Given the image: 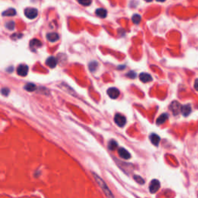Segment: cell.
<instances>
[{"label": "cell", "instance_id": "6da1fadb", "mask_svg": "<svg viewBox=\"0 0 198 198\" xmlns=\"http://www.w3.org/2000/svg\"><path fill=\"white\" fill-rule=\"evenodd\" d=\"M93 175H94V177H95V180L97 181L98 184L99 185V187H101V190H102V191L104 192V194L106 195L107 197L115 198L114 195H113V194L112 193V191L109 190V187H108V185L105 183V181L101 179V177H99L98 175H97L95 173H93Z\"/></svg>", "mask_w": 198, "mask_h": 198}, {"label": "cell", "instance_id": "7a4b0ae2", "mask_svg": "<svg viewBox=\"0 0 198 198\" xmlns=\"http://www.w3.org/2000/svg\"><path fill=\"white\" fill-rule=\"evenodd\" d=\"M24 14L28 19H35L37 16L38 11H37L36 9H34V8H27L24 10Z\"/></svg>", "mask_w": 198, "mask_h": 198}, {"label": "cell", "instance_id": "3957f363", "mask_svg": "<svg viewBox=\"0 0 198 198\" xmlns=\"http://www.w3.org/2000/svg\"><path fill=\"white\" fill-rule=\"evenodd\" d=\"M181 108H182L181 105L177 101H173L170 105V111L173 112L174 115H177L179 114L180 112H181Z\"/></svg>", "mask_w": 198, "mask_h": 198}, {"label": "cell", "instance_id": "277c9868", "mask_svg": "<svg viewBox=\"0 0 198 198\" xmlns=\"http://www.w3.org/2000/svg\"><path fill=\"white\" fill-rule=\"evenodd\" d=\"M114 121L119 127H123L126 123V118L121 114H116L115 115Z\"/></svg>", "mask_w": 198, "mask_h": 198}, {"label": "cell", "instance_id": "5b68a950", "mask_svg": "<svg viewBox=\"0 0 198 198\" xmlns=\"http://www.w3.org/2000/svg\"><path fill=\"white\" fill-rule=\"evenodd\" d=\"M160 187V183L158 180H152L151 181L150 184H149V191L151 194H155L159 191V189Z\"/></svg>", "mask_w": 198, "mask_h": 198}, {"label": "cell", "instance_id": "8992f818", "mask_svg": "<svg viewBox=\"0 0 198 198\" xmlns=\"http://www.w3.org/2000/svg\"><path fill=\"white\" fill-rule=\"evenodd\" d=\"M107 94L112 99H116L118 98L119 95H120V92L119 90L116 88H110L107 91Z\"/></svg>", "mask_w": 198, "mask_h": 198}, {"label": "cell", "instance_id": "52a82bcc", "mask_svg": "<svg viewBox=\"0 0 198 198\" xmlns=\"http://www.w3.org/2000/svg\"><path fill=\"white\" fill-rule=\"evenodd\" d=\"M29 71V67L26 64H20L17 67V74L19 76L25 77L27 76Z\"/></svg>", "mask_w": 198, "mask_h": 198}, {"label": "cell", "instance_id": "ba28073f", "mask_svg": "<svg viewBox=\"0 0 198 198\" xmlns=\"http://www.w3.org/2000/svg\"><path fill=\"white\" fill-rule=\"evenodd\" d=\"M42 45L43 44L42 43H41V41L37 40V39H33V40H31L30 43V48L33 50H35L36 49H38V48L41 47Z\"/></svg>", "mask_w": 198, "mask_h": 198}, {"label": "cell", "instance_id": "9c48e42d", "mask_svg": "<svg viewBox=\"0 0 198 198\" xmlns=\"http://www.w3.org/2000/svg\"><path fill=\"white\" fill-rule=\"evenodd\" d=\"M139 79L143 83H148L152 81V78L149 74L147 73H141L139 74Z\"/></svg>", "mask_w": 198, "mask_h": 198}, {"label": "cell", "instance_id": "30bf717a", "mask_svg": "<svg viewBox=\"0 0 198 198\" xmlns=\"http://www.w3.org/2000/svg\"><path fill=\"white\" fill-rule=\"evenodd\" d=\"M59 35L57 33H50L47 34V39L50 42H56L59 40Z\"/></svg>", "mask_w": 198, "mask_h": 198}, {"label": "cell", "instance_id": "8fae6325", "mask_svg": "<svg viewBox=\"0 0 198 198\" xmlns=\"http://www.w3.org/2000/svg\"><path fill=\"white\" fill-rule=\"evenodd\" d=\"M191 112H192V109H191V105H183L181 108V112H182L183 116L185 117L188 116L191 113Z\"/></svg>", "mask_w": 198, "mask_h": 198}, {"label": "cell", "instance_id": "7c38bea8", "mask_svg": "<svg viewBox=\"0 0 198 198\" xmlns=\"http://www.w3.org/2000/svg\"><path fill=\"white\" fill-rule=\"evenodd\" d=\"M118 155L120 156V157L123 159H126V160H128V159H129L131 157V155L127 150H126V148H118Z\"/></svg>", "mask_w": 198, "mask_h": 198}, {"label": "cell", "instance_id": "4fadbf2b", "mask_svg": "<svg viewBox=\"0 0 198 198\" xmlns=\"http://www.w3.org/2000/svg\"><path fill=\"white\" fill-rule=\"evenodd\" d=\"M46 64L47 65L48 67H50V68H54V67L57 66V60H56L55 57H48L47 59Z\"/></svg>", "mask_w": 198, "mask_h": 198}, {"label": "cell", "instance_id": "5bb4252c", "mask_svg": "<svg viewBox=\"0 0 198 198\" xmlns=\"http://www.w3.org/2000/svg\"><path fill=\"white\" fill-rule=\"evenodd\" d=\"M149 139H150L151 143L155 146H158L160 141V138L158 135L155 133H152L149 135Z\"/></svg>", "mask_w": 198, "mask_h": 198}, {"label": "cell", "instance_id": "9a60e30c", "mask_svg": "<svg viewBox=\"0 0 198 198\" xmlns=\"http://www.w3.org/2000/svg\"><path fill=\"white\" fill-rule=\"evenodd\" d=\"M168 118H169L168 115L166 114V113H164V114L161 115L157 118V120H156V124H157V125H162V124H163L164 122L167 120Z\"/></svg>", "mask_w": 198, "mask_h": 198}, {"label": "cell", "instance_id": "2e32d148", "mask_svg": "<svg viewBox=\"0 0 198 198\" xmlns=\"http://www.w3.org/2000/svg\"><path fill=\"white\" fill-rule=\"evenodd\" d=\"M95 13L98 16L101 18H105L107 16V10L102 8H99L98 10H96Z\"/></svg>", "mask_w": 198, "mask_h": 198}, {"label": "cell", "instance_id": "e0dca14e", "mask_svg": "<svg viewBox=\"0 0 198 198\" xmlns=\"http://www.w3.org/2000/svg\"><path fill=\"white\" fill-rule=\"evenodd\" d=\"M16 14V11L15 9H13V8L9 9L2 13V16H15Z\"/></svg>", "mask_w": 198, "mask_h": 198}, {"label": "cell", "instance_id": "ac0fdd59", "mask_svg": "<svg viewBox=\"0 0 198 198\" xmlns=\"http://www.w3.org/2000/svg\"><path fill=\"white\" fill-rule=\"evenodd\" d=\"M24 89L27 92H34L36 89V86L33 83H28L24 86Z\"/></svg>", "mask_w": 198, "mask_h": 198}, {"label": "cell", "instance_id": "d6986e66", "mask_svg": "<svg viewBox=\"0 0 198 198\" xmlns=\"http://www.w3.org/2000/svg\"><path fill=\"white\" fill-rule=\"evenodd\" d=\"M132 22L135 24H139L141 21V16L139 15V14H135L133 15V16L132 17Z\"/></svg>", "mask_w": 198, "mask_h": 198}, {"label": "cell", "instance_id": "ffe728a7", "mask_svg": "<svg viewBox=\"0 0 198 198\" xmlns=\"http://www.w3.org/2000/svg\"><path fill=\"white\" fill-rule=\"evenodd\" d=\"M117 146H118V144L115 140H112L109 143V148L110 150H115L117 148Z\"/></svg>", "mask_w": 198, "mask_h": 198}, {"label": "cell", "instance_id": "44dd1931", "mask_svg": "<svg viewBox=\"0 0 198 198\" xmlns=\"http://www.w3.org/2000/svg\"><path fill=\"white\" fill-rule=\"evenodd\" d=\"M98 66V63L96 62V61H93V62H92V63H90V64H89L90 71H95L96 69H97Z\"/></svg>", "mask_w": 198, "mask_h": 198}, {"label": "cell", "instance_id": "7402d4cb", "mask_svg": "<svg viewBox=\"0 0 198 198\" xmlns=\"http://www.w3.org/2000/svg\"><path fill=\"white\" fill-rule=\"evenodd\" d=\"M6 27L8 30H13L14 29H15V23H14L13 21L8 22V23L6 24Z\"/></svg>", "mask_w": 198, "mask_h": 198}, {"label": "cell", "instance_id": "603a6c76", "mask_svg": "<svg viewBox=\"0 0 198 198\" xmlns=\"http://www.w3.org/2000/svg\"><path fill=\"white\" fill-rule=\"evenodd\" d=\"M78 2L81 4V5H83V6H88L92 4V0H78Z\"/></svg>", "mask_w": 198, "mask_h": 198}, {"label": "cell", "instance_id": "cb8c5ba5", "mask_svg": "<svg viewBox=\"0 0 198 198\" xmlns=\"http://www.w3.org/2000/svg\"><path fill=\"white\" fill-rule=\"evenodd\" d=\"M133 178L139 184H144V183H145V180H144L141 177H139V176H134Z\"/></svg>", "mask_w": 198, "mask_h": 198}, {"label": "cell", "instance_id": "d4e9b609", "mask_svg": "<svg viewBox=\"0 0 198 198\" xmlns=\"http://www.w3.org/2000/svg\"><path fill=\"white\" fill-rule=\"evenodd\" d=\"M126 76H127L128 78H132V79H134V78H136V73L134 72V71H129V73H127Z\"/></svg>", "mask_w": 198, "mask_h": 198}, {"label": "cell", "instance_id": "484cf974", "mask_svg": "<svg viewBox=\"0 0 198 198\" xmlns=\"http://www.w3.org/2000/svg\"><path fill=\"white\" fill-rule=\"evenodd\" d=\"M10 94V90L8 88H2V95L4 96H8V95Z\"/></svg>", "mask_w": 198, "mask_h": 198}, {"label": "cell", "instance_id": "4316f807", "mask_svg": "<svg viewBox=\"0 0 198 198\" xmlns=\"http://www.w3.org/2000/svg\"><path fill=\"white\" fill-rule=\"evenodd\" d=\"M194 88L198 92V78L196 79L194 81Z\"/></svg>", "mask_w": 198, "mask_h": 198}, {"label": "cell", "instance_id": "83f0119b", "mask_svg": "<svg viewBox=\"0 0 198 198\" xmlns=\"http://www.w3.org/2000/svg\"><path fill=\"white\" fill-rule=\"evenodd\" d=\"M156 1H157V2H165V1H166V0H156Z\"/></svg>", "mask_w": 198, "mask_h": 198}, {"label": "cell", "instance_id": "f1b7e54d", "mask_svg": "<svg viewBox=\"0 0 198 198\" xmlns=\"http://www.w3.org/2000/svg\"><path fill=\"white\" fill-rule=\"evenodd\" d=\"M145 1H146V2H151L152 0H145Z\"/></svg>", "mask_w": 198, "mask_h": 198}]
</instances>
